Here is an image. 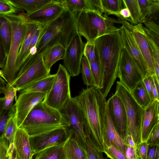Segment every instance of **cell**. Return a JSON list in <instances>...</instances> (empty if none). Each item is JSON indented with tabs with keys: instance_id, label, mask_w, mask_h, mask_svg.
I'll return each instance as SVG.
<instances>
[{
	"instance_id": "277c9868",
	"label": "cell",
	"mask_w": 159,
	"mask_h": 159,
	"mask_svg": "<svg viewBox=\"0 0 159 159\" xmlns=\"http://www.w3.org/2000/svg\"><path fill=\"white\" fill-rule=\"evenodd\" d=\"M21 126L30 137L58 128L70 127L67 120L60 111L48 106L43 101L33 107Z\"/></svg>"
},
{
	"instance_id": "d590c367",
	"label": "cell",
	"mask_w": 159,
	"mask_h": 159,
	"mask_svg": "<svg viewBox=\"0 0 159 159\" xmlns=\"http://www.w3.org/2000/svg\"><path fill=\"white\" fill-rule=\"evenodd\" d=\"M143 23L144 29L148 36L151 39L158 47L159 43V27L152 20H146Z\"/></svg>"
},
{
	"instance_id": "ee69618b",
	"label": "cell",
	"mask_w": 159,
	"mask_h": 159,
	"mask_svg": "<svg viewBox=\"0 0 159 159\" xmlns=\"http://www.w3.org/2000/svg\"><path fill=\"white\" fill-rule=\"evenodd\" d=\"M86 149L89 159H104L102 152L98 150L87 138Z\"/></svg>"
},
{
	"instance_id": "11a10c76",
	"label": "cell",
	"mask_w": 159,
	"mask_h": 159,
	"mask_svg": "<svg viewBox=\"0 0 159 159\" xmlns=\"http://www.w3.org/2000/svg\"><path fill=\"white\" fill-rule=\"evenodd\" d=\"M123 141L127 146L135 147L137 146L134 142L132 136L129 134H128Z\"/></svg>"
},
{
	"instance_id": "ba28073f",
	"label": "cell",
	"mask_w": 159,
	"mask_h": 159,
	"mask_svg": "<svg viewBox=\"0 0 159 159\" xmlns=\"http://www.w3.org/2000/svg\"><path fill=\"white\" fill-rule=\"evenodd\" d=\"M70 75L65 66L60 64L51 89L43 101L48 106L59 111L72 98Z\"/></svg>"
},
{
	"instance_id": "4fadbf2b",
	"label": "cell",
	"mask_w": 159,
	"mask_h": 159,
	"mask_svg": "<svg viewBox=\"0 0 159 159\" xmlns=\"http://www.w3.org/2000/svg\"><path fill=\"white\" fill-rule=\"evenodd\" d=\"M120 24L125 25L132 32L142 56L147 66L150 75H155L154 63L147 36L141 23L133 25L121 16H117Z\"/></svg>"
},
{
	"instance_id": "bcb514c9",
	"label": "cell",
	"mask_w": 159,
	"mask_h": 159,
	"mask_svg": "<svg viewBox=\"0 0 159 159\" xmlns=\"http://www.w3.org/2000/svg\"><path fill=\"white\" fill-rule=\"evenodd\" d=\"M148 145L159 146V125H156L152 129L146 141Z\"/></svg>"
},
{
	"instance_id": "e575fe53",
	"label": "cell",
	"mask_w": 159,
	"mask_h": 159,
	"mask_svg": "<svg viewBox=\"0 0 159 159\" xmlns=\"http://www.w3.org/2000/svg\"><path fill=\"white\" fill-rule=\"evenodd\" d=\"M64 9L72 13L86 10V0H60Z\"/></svg>"
},
{
	"instance_id": "30bf717a",
	"label": "cell",
	"mask_w": 159,
	"mask_h": 159,
	"mask_svg": "<svg viewBox=\"0 0 159 159\" xmlns=\"http://www.w3.org/2000/svg\"><path fill=\"white\" fill-rule=\"evenodd\" d=\"M72 133L70 127H65L30 137L31 150L35 155L45 149L63 143Z\"/></svg>"
},
{
	"instance_id": "7dc6e473",
	"label": "cell",
	"mask_w": 159,
	"mask_h": 159,
	"mask_svg": "<svg viewBox=\"0 0 159 159\" xmlns=\"http://www.w3.org/2000/svg\"><path fill=\"white\" fill-rule=\"evenodd\" d=\"M88 11H94L103 14L104 11L101 0H87Z\"/></svg>"
},
{
	"instance_id": "9f6ffc18",
	"label": "cell",
	"mask_w": 159,
	"mask_h": 159,
	"mask_svg": "<svg viewBox=\"0 0 159 159\" xmlns=\"http://www.w3.org/2000/svg\"><path fill=\"white\" fill-rule=\"evenodd\" d=\"M7 83L0 75V94L3 93L6 86Z\"/></svg>"
},
{
	"instance_id": "52a82bcc",
	"label": "cell",
	"mask_w": 159,
	"mask_h": 159,
	"mask_svg": "<svg viewBox=\"0 0 159 159\" xmlns=\"http://www.w3.org/2000/svg\"><path fill=\"white\" fill-rule=\"evenodd\" d=\"M115 94L123 102L127 117L129 134L132 136L137 145L141 142L144 109L137 102L130 91L119 81H117Z\"/></svg>"
},
{
	"instance_id": "484cf974",
	"label": "cell",
	"mask_w": 159,
	"mask_h": 159,
	"mask_svg": "<svg viewBox=\"0 0 159 159\" xmlns=\"http://www.w3.org/2000/svg\"><path fill=\"white\" fill-rule=\"evenodd\" d=\"M141 17L140 23L157 18L159 10V0H138Z\"/></svg>"
},
{
	"instance_id": "f907efd6",
	"label": "cell",
	"mask_w": 159,
	"mask_h": 159,
	"mask_svg": "<svg viewBox=\"0 0 159 159\" xmlns=\"http://www.w3.org/2000/svg\"><path fill=\"white\" fill-rule=\"evenodd\" d=\"M142 80L152 101H153L154 100L152 91V76H147L144 77Z\"/></svg>"
},
{
	"instance_id": "74e56055",
	"label": "cell",
	"mask_w": 159,
	"mask_h": 159,
	"mask_svg": "<svg viewBox=\"0 0 159 159\" xmlns=\"http://www.w3.org/2000/svg\"><path fill=\"white\" fill-rule=\"evenodd\" d=\"M17 90L16 88L7 83L6 88L3 93L4 94V100L3 108L6 110H9L13 106L15 97L16 98Z\"/></svg>"
},
{
	"instance_id": "f546056e",
	"label": "cell",
	"mask_w": 159,
	"mask_h": 159,
	"mask_svg": "<svg viewBox=\"0 0 159 159\" xmlns=\"http://www.w3.org/2000/svg\"><path fill=\"white\" fill-rule=\"evenodd\" d=\"M11 29L10 23L4 15L0 14V37L7 55L11 41Z\"/></svg>"
},
{
	"instance_id": "8fae6325",
	"label": "cell",
	"mask_w": 159,
	"mask_h": 159,
	"mask_svg": "<svg viewBox=\"0 0 159 159\" xmlns=\"http://www.w3.org/2000/svg\"><path fill=\"white\" fill-rule=\"evenodd\" d=\"M50 74V72L44 65L41 54L17 73L15 80L11 85L18 91L28 84Z\"/></svg>"
},
{
	"instance_id": "2e32d148",
	"label": "cell",
	"mask_w": 159,
	"mask_h": 159,
	"mask_svg": "<svg viewBox=\"0 0 159 159\" xmlns=\"http://www.w3.org/2000/svg\"><path fill=\"white\" fill-rule=\"evenodd\" d=\"M119 28L123 46L137 66L143 78L151 75L131 32L123 25Z\"/></svg>"
},
{
	"instance_id": "f35d334b",
	"label": "cell",
	"mask_w": 159,
	"mask_h": 159,
	"mask_svg": "<svg viewBox=\"0 0 159 159\" xmlns=\"http://www.w3.org/2000/svg\"><path fill=\"white\" fill-rule=\"evenodd\" d=\"M89 64L93 79L94 86L101 90L102 87V79L99 64L96 57Z\"/></svg>"
},
{
	"instance_id": "44dd1931",
	"label": "cell",
	"mask_w": 159,
	"mask_h": 159,
	"mask_svg": "<svg viewBox=\"0 0 159 159\" xmlns=\"http://www.w3.org/2000/svg\"><path fill=\"white\" fill-rule=\"evenodd\" d=\"M15 154L20 159H32L34 155L32 151L30 137L22 126L18 128L14 139Z\"/></svg>"
},
{
	"instance_id": "d6a6232c",
	"label": "cell",
	"mask_w": 159,
	"mask_h": 159,
	"mask_svg": "<svg viewBox=\"0 0 159 159\" xmlns=\"http://www.w3.org/2000/svg\"><path fill=\"white\" fill-rule=\"evenodd\" d=\"M125 7L129 10L131 14L130 22L134 25L140 23L141 14L138 0H123Z\"/></svg>"
},
{
	"instance_id": "7a4b0ae2",
	"label": "cell",
	"mask_w": 159,
	"mask_h": 159,
	"mask_svg": "<svg viewBox=\"0 0 159 159\" xmlns=\"http://www.w3.org/2000/svg\"><path fill=\"white\" fill-rule=\"evenodd\" d=\"M94 44L102 79V87L100 90L106 98L117 77L123 47L120 28L98 37L94 41Z\"/></svg>"
},
{
	"instance_id": "cb8c5ba5",
	"label": "cell",
	"mask_w": 159,
	"mask_h": 159,
	"mask_svg": "<svg viewBox=\"0 0 159 159\" xmlns=\"http://www.w3.org/2000/svg\"><path fill=\"white\" fill-rule=\"evenodd\" d=\"M55 77V74L50 75L33 82L18 91L20 94L40 93L47 94L49 92Z\"/></svg>"
},
{
	"instance_id": "6da1fadb",
	"label": "cell",
	"mask_w": 159,
	"mask_h": 159,
	"mask_svg": "<svg viewBox=\"0 0 159 159\" xmlns=\"http://www.w3.org/2000/svg\"><path fill=\"white\" fill-rule=\"evenodd\" d=\"M82 112L86 138L103 152V117L107 104L100 89L95 86L84 89L74 98Z\"/></svg>"
},
{
	"instance_id": "f1b7e54d",
	"label": "cell",
	"mask_w": 159,
	"mask_h": 159,
	"mask_svg": "<svg viewBox=\"0 0 159 159\" xmlns=\"http://www.w3.org/2000/svg\"><path fill=\"white\" fill-rule=\"evenodd\" d=\"M66 142L37 153L33 159H64V146Z\"/></svg>"
},
{
	"instance_id": "8992f818",
	"label": "cell",
	"mask_w": 159,
	"mask_h": 159,
	"mask_svg": "<svg viewBox=\"0 0 159 159\" xmlns=\"http://www.w3.org/2000/svg\"><path fill=\"white\" fill-rule=\"evenodd\" d=\"M4 15L10 23L11 36L9 52L0 75L6 82L11 85L16 77V60L25 34L27 21L23 14Z\"/></svg>"
},
{
	"instance_id": "9a60e30c",
	"label": "cell",
	"mask_w": 159,
	"mask_h": 159,
	"mask_svg": "<svg viewBox=\"0 0 159 159\" xmlns=\"http://www.w3.org/2000/svg\"><path fill=\"white\" fill-rule=\"evenodd\" d=\"M107 101L111 119L116 130L123 141L129 134L127 119L124 104L120 98L115 94Z\"/></svg>"
},
{
	"instance_id": "ffe728a7",
	"label": "cell",
	"mask_w": 159,
	"mask_h": 159,
	"mask_svg": "<svg viewBox=\"0 0 159 159\" xmlns=\"http://www.w3.org/2000/svg\"><path fill=\"white\" fill-rule=\"evenodd\" d=\"M159 100H154L144 109L141 142H145L154 127L159 124Z\"/></svg>"
},
{
	"instance_id": "60d3db41",
	"label": "cell",
	"mask_w": 159,
	"mask_h": 159,
	"mask_svg": "<svg viewBox=\"0 0 159 159\" xmlns=\"http://www.w3.org/2000/svg\"><path fill=\"white\" fill-rule=\"evenodd\" d=\"M4 98H0V137H2L7 122L12 113L13 107L9 110L3 108Z\"/></svg>"
},
{
	"instance_id": "b9f144b4",
	"label": "cell",
	"mask_w": 159,
	"mask_h": 159,
	"mask_svg": "<svg viewBox=\"0 0 159 159\" xmlns=\"http://www.w3.org/2000/svg\"><path fill=\"white\" fill-rule=\"evenodd\" d=\"M103 152L111 159H127L125 154L113 145L105 148Z\"/></svg>"
},
{
	"instance_id": "ac0fdd59",
	"label": "cell",
	"mask_w": 159,
	"mask_h": 159,
	"mask_svg": "<svg viewBox=\"0 0 159 159\" xmlns=\"http://www.w3.org/2000/svg\"><path fill=\"white\" fill-rule=\"evenodd\" d=\"M46 94L40 93L20 94L16 99V118L18 128L22 125L31 110L38 103L43 101Z\"/></svg>"
},
{
	"instance_id": "e0dca14e",
	"label": "cell",
	"mask_w": 159,
	"mask_h": 159,
	"mask_svg": "<svg viewBox=\"0 0 159 159\" xmlns=\"http://www.w3.org/2000/svg\"><path fill=\"white\" fill-rule=\"evenodd\" d=\"M60 2V0H52L37 11L23 15L27 21L44 25L56 19L65 10Z\"/></svg>"
},
{
	"instance_id": "7bdbcfd3",
	"label": "cell",
	"mask_w": 159,
	"mask_h": 159,
	"mask_svg": "<svg viewBox=\"0 0 159 159\" xmlns=\"http://www.w3.org/2000/svg\"><path fill=\"white\" fill-rule=\"evenodd\" d=\"M19 10L10 0H0V14H14Z\"/></svg>"
},
{
	"instance_id": "83f0119b",
	"label": "cell",
	"mask_w": 159,
	"mask_h": 159,
	"mask_svg": "<svg viewBox=\"0 0 159 159\" xmlns=\"http://www.w3.org/2000/svg\"><path fill=\"white\" fill-rule=\"evenodd\" d=\"M130 92L137 102L144 109L152 102L143 80L139 82Z\"/></svg>"
},
{
	"instance_id": "816d5d0a",
	"label": "cell",
	"mask_w": 159,
	"mask_h": 159,
	"mask_svg": "<svg viewBox=\"0 0 159 159\" xmlns=\"http://www.w3.org/2000/svg\"><path fill=\"white\" fill-rule=\"evenodd\" d=\"M148 147L146 141L141 142L137 145L138 153L141 159H146Z\"/></svg>"
},
{
	"instance_id": "1f68e13d",
	"label": "cell",
	"mask_w": 159,
	"mask_h": 159,
	"mask_svg": "<svg viewBox=\"0 0 159 159\" xmlns=\"http://www.w3.org/2000/svg\"><path fill=\"white\" fill-rule=\"evenodd\" d=\"M101 2L106 16L111 14L118 16L120 11L125 7L123 0H101Z\"/></svg>"
},
{
	"instance_id": "4dcf8cb0",
	"label": "cell",
	"mask_w": 159,
	"mask_h": 159,
	"mask_svg": "<svg viewBox=\"0 0 159 159\" xmlns=\"http://www.w3.org/2000/svg\"><path fill=\"white\" fill-rule=\"evenodd\" d=\"M16 108L14 104L12 113L7 122L2 136L8 140L9 143H13L15 136L18 128L16 123Z\"/></svg>"
},
{
	"instance_id": "603a6c76",
	"label": "cell",
	"mask_w": 159,
	"mask_h": 159,
	"mask_svg": "<svg viewBox=\"0 0 159 159\" xmlns=\"http://www.w3.org/2000/svg\"><path fill=\"white\" fill-rule=\"evenodd\" d=\"M40 25L36 23L27 21L25 36L17 57L16 65L17 74L25 60L33 37Z\"/></svg>"
},
{
	"instance_id": "9c48e42d",
	"label": "cell",
	"mask_w": 159,
	"mask_h": 159,
	"mask_svg": "<svg viewBox=\"0 0 159 159\" xmlns=\"http://www.w3.org/2000/svg\"><path fill=\"white\" fill-rule=\"evenodd\" d=\"M117 77L120 82L131 91L143 76L137 66L124 47L121 52Z\"/></svg>"
},
{
	"instance_id": "5b68a950",
	"label": "cell",
	"mask_w": 159,
	"mask_h": 159,
	"mask_svg": "<svg viewBox=\"0 0 159 159\" xmlns=\"http://www.w3.org/2000/svg\"><path fill=\"white\" fill-rule=\"evenodd\" d=\"M76 16L78 33L89 42L117 30L115 24H120L118 20L94 11L83 10Z\"/></svg>"
},
{
	"instance_id": "836d02e7",
	"label": "cell",
	"mask_w": 159,
	"mask_h": 159,
	"mask_svg": "<svg viewBox=\"0 0 159 159\" xmlns=\"http://www.w3.org/2000/svg\"><path fill=\"white\" fill-rule=\"evenodd\" d=\"M14 151L13 143H9L6 139L0 137V159H20L14 154Z\"/></svg>"
},
{
	"instance_id": "d4e9b609",
	"label": "cell",
	"mask_w": 159,
	"mask_h": 159,
	"mask_svg": "<svg viewBox=\"0 0 159 159\" xmlns=\"http://www.w3.org/2000/svg\"><path fill=\"white\" fill-rule=\"evenodd\" d=\"M66 49L61 45L57 44L47 49L41 54L44 65L50 71L51 67L57 61L63 60Z\"/></svg>"
},
{
	"instance_id": "681fc988",
	"label": "cell",
	"mask_w": 159,
	"mask_h": 159,
	"mask_svg": "<svg viewBox=\"0 0 159 159\" xmlns=\"http://www.w3.org/2000/svg\"><path fill=\"white\" fill-rule=\"evenodd\" d=\"M125 155L127 159H141L138 153L137 146L135 147L127 146Z\"/></svg>"
},
{
	"instance_id": "5bb4252c",
	"label": "cell",
	"mask_w": 159,
	"mask_h": 159,
	"mask_svg": "<svg viewBox=\"0 0 159 159\" xmlns=\"http://www.w3.org/2000/svg\"><path fill=\"white\" fill-rule=\"evenodd\" d=\"M60 112L67 120L73 134L86 147V137L83 117L74 98H72Z\"/></svg>"
},
{
	"instance_id": "8d00e7d4",
	"label": "cell",
	"mask_w": 159,
	"mask_h": 159,
	"mask_svg": "<svg viewBox=\"0 0 159 159\" xmlns=\"http://www.w3.org/2000/svg\"><path fill=\"white\" fill-rule=\"evenodd\" d=\"M81 72L84 84L90 87L94 86V82L90 65L84 56L82 59Z\"/></svg>"
},
{
	"instance_id": "f6af8a7d",
	"label": "cell",
	"mask_w": 159,
	"mask_h": 159,
	"mask_svg": "<svg viewBox=\"0 0 159 159\" xmlns=\"http://www.w3.org/2000/svg\"><path fill=\"white\" fill-rule=\"evenodd\" d=\"M83 55L88 60L89 63L95 59L96 54L94 41H87L84 48Z\"/></svg>"
},
{
	"instance_id": "c3c4849f",
	"label": "cell",
	"mask_w": 159,
	"mask_h": 159,
	"mask_svg": "<svg viewBox=\"0 0 159 159\" xmlns=\"http://www.w3.org/2000/svg\"><path fill=\"white\" fill-rule=\"evenodd\" d=\"M159 146L148 145L146 159H159Z\"/></svg>"
},
{
	"instance_id": "f5cc1de1",
	"label": "cell",
	"mask_w": 159,
	"mask_h": 159,
	"mask_svg": "<svg viewBox=\"0 0 159 159\" xmlns=\"http://www.w3.org/2000/svg\"><path fill=\"white\" fill-rule=\"evenodd\" d=\"M7 57L4 47L0 37V68L3 69L6 64Z\"/></svg>"
},
{
	"instance_id": "3957f363",
	"label": "cell",
	"mask_w": 159,
	"mask_h": 159,
	"mask_svg": "<svg viewBox=\"0 0 159 159\" xmlns=\"http://www.w3.org/2000/svg\"><path fill=\"white\" fill-rule=\"evenodd\" d=\"M36 45V53L27 62L30 64L47 49L57 44L66 49L78 33L76 13L65 10L56 19L42 25Z\"/></svg>"
},
{
	"instance_id": "7402d4cb",
	"label": "cell",
	"mask_w": 159,
	"mask_h": 159,
	"mask_svg": "<svg viewBox=\"0 0 159 159\" xmlns=\"http://www.w3.org/2000/svg\"><path fill=\"white\" fill-rule=\"evenodd\" d=\"M64 153V159H89L86 147L72 133L65 143Z\"/></svg>"
},
{
	"instance_id": "7c38bea8",
	"label": "cell",
	"mask_w": 159,
	"mask_h": 159,
	"mask_svg": "<svg viewBox=\"0 0 159 159\" xmlns=\"http://www.w3.org/2000/svg\"><path fill=\"white\" fill-rule=\"evenodd\" d=\"M85 45L78 33L66 49L63 59L64 66L71 76H77L81 72V62Z\"/></svg>"
},
{
	"instance_id": "ab89813d",
	"label": "cell",
	"mask_w": 159,
	"mask_h": 159,
	"mask_svg": "<svg viewBox=\"0 0 159 159\" xmlns=\"http://www.w3.org/2000/svg\"><path fill=\"white\" fill-rule=\"evenodd\" d=\"M147 36L154 63L155 75L159 79V47L151 39Z\"/></svg>"
},
{
	"instance_id": "db71d44e",
	"label": "cell",
	"mask_w": 159,
	"mask_h": 159,
	"mask_svg": "<svg viewBox=\"0 0 159 159\" xmlns=\"http://www.w3.org/2000/svg\"><path fill=\"white\" fill-rule=\"evenodd\" d=\"M119 15L125 20L130 22L131 14L127 8L125 7L122 9L119 12Z\"/></svg>"
},
{
	"instance_id": "d6986e66",
	"label": "cell",
	"mask_w": 159,
	"mask_h": 159,
	"mask_svg": "<svg viewBox=\"0 0 159 159\" xmlns=\"http://www.w3.org/2000/svg\"><path fill=\"white\" fill-rule=\"evenodd\" d=\"M103 139L104 148L113 145L125 154L127 146L124 143L114 127L108 111L107 104L103 113Z\"/></svg>"
},
{
	"instance_id": "4316f807",
	"label": "cell",
	"mask_w": 159,
	"mask_h": 159,
	"mask_svg": "<svg viewBox=\"0 0 159 159\" xmlns=\"http://www.w3.org/2000/svg\"><path fill=\"white\" fill-rule=\"evenodd\" d=\"M19 10L23 9L26 13L34 12L40 9L52 0H10Z\"/></svg>"
}]
</instances>
